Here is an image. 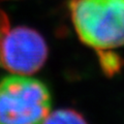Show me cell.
Segmentation results:
<instances>
[{
    "label": "cell",
    "mask_w": 124,
    "mask_h": 124,
    "mask_svg": "<svg viewBox=\"0 0 124 124\" xmlns=\"http://www.w3.org/2000/svg\"><path fill=\"white\" fill-rule=\"evenodd\" d=\"M68 8L85 45L96 51L124 46V0H70Z\"/></svg>",
    "instance_id": "obj_1"
},
{
    "label": "cell",
    "mask_w": 124,
    "mask_h": 124,
    "mask_svg": "<svg viewBox=\"0 0 124 124\" xmlns=\"http://www.w3.org/2000/svg\"><path fill=\"white\" fill-rule=\"evenodd\" d=\"M51 104V93L41 81L14 73L0 79V123L45 122Z\"/></svg>",
    "instance_id": "obj_2"
},
{
    "label": "cell",
    "mask_w": 124,
    "mask_h": 124,
    "mask_svg": "<svg viewBox=\"0 0 124 124\" xmlns=\"http://www.w3.org/2000/svg\"><path fill=\"white\" fill-rule=\"evenodd\" d=\"M49 49L39 32L19 26L9 30L0 51V65L14 75L30 76L37 72L48 59Z\"/></svg>",
    "instance_id": "obj_3"
},
{
    "label": "cell",
    "mask_w": 124,
    "mask_h": 124,
    "mask_svg": "<svg viewBox=\"0 0 124 124\" xmlns=\"http://www.w3.org/2000/svg\"><path fill=\"white\" fill-rule=\"evenodd\" d=\"M97 52L100 68L107 76L112 77L121 70L124 61L116 52L113 50H99Z\"/></svg>",
    "instance_id": "obj_4"
},
{
    "label": "cell",
    "mask_w": 124,
    "mask_h": 124,
    "mask_svg": "<svg viewBox=\"0 0 124 124\" xmlns=\"http://www.w3.org/2000/svg\"><path fill=\"white\" fill-rule=\"evenodd\" d=\"M46 123H86L84 116L71 108H62L55 112H50L45 120Z\"/></svg>",
    "instance_id": "obj_5"
},
{
    "label": "cell",
    "mask_w": 124,
    "mask_h": 124,
    "mask_svg": "<svg viewBox=\"0 0 124 124\" xmlns=\"http://www.w3.org/2000/svg\"><path fill=\"white\" fill-rule=\"evenodd\" d=\"M9 31V20L7 15L0 8V51L5 35Z\"/></svg>",
    "instance_id": "obj_6"
}]
</instances>
